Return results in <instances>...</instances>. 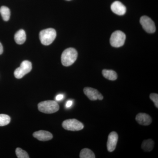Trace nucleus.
<instances>
[{"instance_id": "obj_8", "label": "nucleus", "mask_w": 158, "mask_h": 158, "mask_svg": "<svg viewBox=\"0 0 158 158\" xmlns=\"http://www.w3.org/2000/svg\"><path fill=\"white\" fill-rule=\"evenodd\" d=\"M84 92L85 95L91 101L102 100L103 99V96L101 94L94 88L86 87L84 89Z\"/></svg>"}, {"instance_id": "obj_9", "label": "nucleus", "mask_w": 158, "mask_h": 158, "mask_svg": "<svg viewBox=\"0 0 158 158\" xmlns=\"http://www.w3.org/2000/svg\"><path fill=\"white\" fill-rule=\"evenodd\" d=\"M118 140V135L115 131L110 133L107 142V148L109 152H113L116 149Z\"/></svg>"}, {"instance_id": "obj_15", "label": "nucleus", "mask_w": 158, "mask_h": 158, "mask_svg": "<svg viewBox=\"0 0 158 158\" xmlns=\"http://www.w3.org/2000/svg\"><path fill=\"white\" fill-rule=\"evenodd\" d=\"M154 142L152 139L144 140L141 144V148L144 151L149 152L153 149Z\"/></svg>"}, {"instance_id": "obj_19", "label": "nucleus", "mask_w": 158, "mask_h": 158, "mask_svg": "<svg viewBox=\"0 0 158 158\" xmlns=\"http://www.w3.org/2000/svg\"><path fill=\"white\" fill-rule=\"evenodd\" d=\"M16 156L18 158H30L27 153L25 151L19 148H18L15 150Z\"/></svg>"}, {"instance_id": "obj_10", "label": "nucleus", "mask_w": 158, "mask_h": 158, "mask_svg": "<svg viewBox=\"0 0 158 158\" xmlns=\"http://www.w3.org/2000/svg\"><path fill=\"white\" fill-rule=\"evenodd\" d=\"M111 9L113 12L119 15H124L126 12L125 6L118 1H116L112 4Z\"/></svg>"}, {"instance_id": "obj_23", "label": "nucleus", "mask_w": 158, "mask_h": 158, "mask_svg": "<svg viewBox=\"0 0 158 158\" xmlns=\"http://www.w3.org/2000/svg\"><path fill=\"white\" fill-rule=\"evenodd\" d=\"M3 52V47L1 43L0 42V55H2Z\"/></svg>"}, {"instance_id": "obj_22", "label": "nucleus", "mask_w": 158, "mask_h": 158, "mask_svg": "<svg viewBox=\"0 0 158 158\" xmlns=\"http://www.w3.org/2000/svg\"><path fill=\"white\" fill-rule=\"evenodd\" d=\"M64 98V95L62 94H58L56 97V99L57 101H60L62 100Z\"/></svg>"}, {"instance_id": "obj_5", "label": "nucleus", "mask_w": 158, "mask_h": 158, "mask_svg": "<svg viewBox=\"0 0 158 158\" xmlns=\"http://www.w3.org/2000/svg\"><path fill=\"white\" fill-rule=\"evenodd\" d=\"M32 69L31 62L27 60H25L22 62L19 67L15 71V77L17 79L22 78L26 74L30 73Z\"/></svg>"}, {"instance_id": "obj_7", "label": "nucleus", "mask_w": 158, "mask_h": 158, "mask_svg": "<svg viewBox=\"0 0 158 158\" xmlns=\"http://www.w3.org/2000/svg\"><path fill=\"white\" fill-rule=\"evenodd\" d=\"M140 22L142 27L147 33L152 34L155 32V24L150 18L147 16H142L140 19Z\"/></svg>"}, {"instance_id": "obj_6", "label": "nucleus", "mask_w": 158, "mask_h": 158, "mask_svg": "<svg viewBox=\"0 0 158 158\" xmlns=\"http://www.w3.org/2000/svg\"><path fill=\"white\" fill-rule=\"evenodd\" d=\"M62 126L64 129L73 131H81L84 127V124L75 118L67 119L63 121Z\"/></svg>"}, {"instance_id": "obj_14", "label": "nucleus", "mask_w": 158, "mask_h": 158, "mask_svg": "<svg viewBox=\"0 0 158 158\" xmlns=\"http://www.w3.org/2000/svg\"><path fill=\"white\" fill-rule=\"evenodd\" d=\"M102 73L105 78L110 81H115L117 78V73L116 72L113 70L103 69Z\"/></svg>"}, {"instance_id": "obj_16", "label": "nucleus", "mask_w": 158, "mask_h": 158, "mask_svg": "<svg viewBox=\"0 0 158 158\" xmlns=\"http://www.w3.org/2000/svg\"><path fill=\"white\" fill-rule=\"evenodd\" d=\"M0 14L5 21H8L10 19L11 12L9 8L6 6H2L0 8Z\"/></svg>"}, {"instance_id": "obj_12", "label": "nucleus", "mask_w": 158, "mask_h": 158, "mask_svg": "<svg viewBox=\"0 0 158 158\" xmlns=\"http://www.w3.org/2000/svg\"><path fill=\"white\" fill-rule=\"evenodd\" d=\"M34 138L40 141H47L53 138V135L49 132L45 131H39L35 132L33 134Z\"/></svg>"}, {"instance_id": "obj_24", "label": "nucleus", "mask_w": 158, "mask_h": 158, "mask_svg": "<svg viewBox=\"0 0 158 158\" xmlns=\"http://www.w3.org/2000/svg\"><path fill=\"white\" fill-rule=\"evenodd\" d=\"M67 1H70V0H67Z\"/></svg>"}, {"instance_id": "obj_20", "label": "nucleus", "mask_w": 158, "mask_h": 158, "mask_svg": "<svg viewBox=\"0 0 158 158\" xmlns=\"http://www.w3.org/2000/svg\"><path fill=\"white\" fill-rule=\"evenodd\" d=\"M151 100L154 103L156 107L158 108V94L156 93L151 94L149 96Z\"/></svg>"}, {"instance_id": "obj_11", "label": "nucleus", "mask_w": 158, "mask_h": 158, "mask_svg": "<svg viewBox=\"0 0 158 158\" xmlns=\"http://www.w3.org/2000/svg\"><path fill=\"white\" fill-rule=\"evenodd\" d=\"M135 118L137 122L141 125L148 126L152 122L151 117L146 113H138Z\"/></svg>"}, {"instance_id": "obj_13", "label": "nucleus", "mask_w": 158, "mask_h": 158, "mask_svg": "<svg viewBox=\"0 0 158 158\" xmlns=\"http://www.w3.org/2000/svg\"><path fill=\"white\" fill-rule=\"evenodd\" d=\"M15 42L19 44H22L26 41V34L25 31L23 29L16 32L14 36Z\"/></svg>"}, {"instance_id": "obj_2", "label": "nucleus", "mask_w": 158, "mask_h": 158, "mask_svg": "<svg viewBox=\"0 0 158 158\" xmlns=\"http://www.w3.org/2000/svg\"><path fill=\"white\" fill-rule=\"evenodd\" d=\"M38 109L40 112L47 114H52L57 112L59 109V105L55 101H45L39 103Z\"/></svg>"}, {"instance_id": "obj_4", "label": "nucleus", "mask_w": 158, "mask_h": 158, "mask_svg": "<svg viewBox=\"0 0 158 158\" xmlns=\"http://www.w3.org/2000/svg\"><path fill=\"white\" fill-rule=\"evenodd\" d=\"M126 35L122 31H117L113 32L110 39L111 45L113 47L119 48L124 44Z\"/></svg>"}, {"instance_id": "obj_3", "label": "nucleus", "mask_w": 158, "mask_h": 158, "mask_svg": "<svg viewBox=\"0 0 158 158\" xmlns=\"http://www.w3.org/2000/svg\"><path fill=\"white\" fill-rule=\"evenodd\" d=\"M56 32L55 29L48 28L40 31L39 34V38L40 42L44 45L51 44L56 39Z\"/></svg>"}, {"instance_id": "obj_17", "label": "nucleus", "mask_w": 158, "mask_h": 158, "mask_svg": "<svg viewBox=\"0 0 158 158\" xmlns=\"http://www.w3.org/2000/svg\"><path fill=\"white\" fill-rule=\"evenodd\" d=\"M80 157L81 158H95L94 153L90 149L85 148L82 149L80 152Z\"/></svg>"}, {"instance_id": "obj_18", "label": "nucleus", "mask_w": 158, "mask_h": 158, "mask_svg": "<svg viewBox=\"0 0 158 158\" xmlns=\"http://www.w3.org/2000/svg\"><path fill=\"white\" fill-rule=\"evenodd\" d=\"M11 120L10 116L6 114H0V126H4L9 124Z\"/></svg>"}, {"instance_id": "obj_1", "label": "nucleus", "mask_w": 158, "mask_h": 158, "mask_svg": "<svg viewBox=\"0 0 158 158\" xmlns=\"http://www.w3.org/2000/svg\"><path fill=\"white\" fill-rule=\"evenodd\" d=\"M78 53L74 48H68L63 51L61 56V62L65 66H69L73 64L77 58Z\"/></svg>"}, {"instance_id": "obj_21", "label": "nucleus", "mask_w": 158, "mask_h": 158, "mask_svg": "<svg viewBox=\"0 0 158 158\" xmlns=\"http://www.w3.org/2000/svg\"><path fill=\"white\" fill-rule=\"evenodd\" d=\"M73 103V102L72 101H68L66 102V104H65V107L67 108L70 107L72 106Z\"/></svg>"}]
</instances>
